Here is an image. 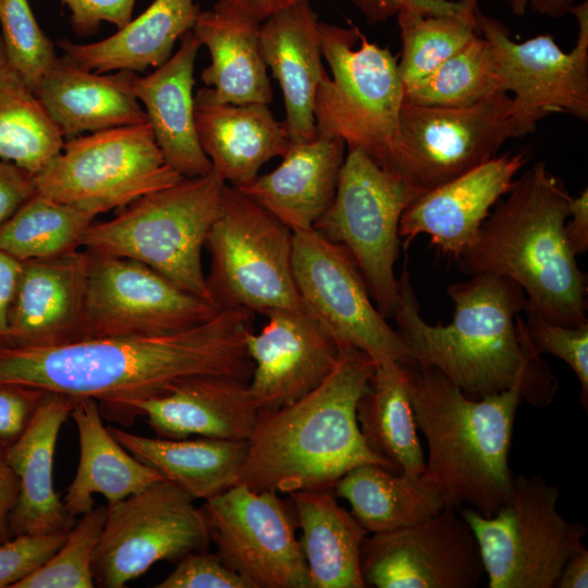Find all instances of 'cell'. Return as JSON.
<instances>
[{
    "label": "cell",
    "instance_id": "obj_1",
    "mask_svg": "<svg viewBox=\"0 0 588 588\" xmlns=\"http://www.w3.org/2000/svg\"><path fill=\"white\" fill-rule=\"evenodd\" d=\"M255 313L220 309L191 329L152 336L88 339L42 346H0V383H19L98 401L101 415L125 424L128 407L197 376L249 381L245 345Z\"/></svg>",
    "mask_w": 588,
    "mask_h": 588
},
{
    "label": "cell",
    "instance_id": "obj_2",
    "mask_svg": "<svg viewBox=\"0 0 588 588\" xmlns=\"http://www.w3.org/2000/svg\"><path fill=\"white\" fill-rule=\"evenodd\" d=\"M446 289L454 303L452 321L432 326L420 316L409 273L399 279L393 314L396 331L413 360L442 372L471 399L518 389L528 404L548 406L558 380L529 341L525 321L527 297L512 279L480 272Z\"/></svg>",
    "mask_w": 588,
    "mask_h": 588
},
{
    "label": "cell",
    "instance_id": "obj_3",
    "mask_svg": "<svg viewBox=\"0 0 588 588\" xmlns=\"http://www.w3.org/2000/svg\"><path fill=\"white\" fill-rule=\"evenodd\" d=\"M376 363L343 347L330 375L295 402L258 411L246 457L233 485L291 493L333 488L353 467L373 463L397 473L366 444L357 404L369 390Z\"/></svg>",
    "mask_w": 588,
    "mask_h": 588
},
{
    "label": "cell",
    "instance_id": "obj_4",
    "mask_svg": "<svg viewBox=\"0 0 588 588\" xmlns=\"http://www.w3.org/2000/svg\"><path fill=\"white\" fill-rule=\"evenodd\" d=\"M505 196L457 258L461 269L515 281L527 297L524 311L568 327L588 322L587 275L565 235L573 197L565 182L538 161Z\"/></svg>",
    "mask_w": 588,
    "mask_h": 588
},
{
    "label": "cell",
    "instance_id": "obj_5",
    "mask_svg": "<svg viewBox=\"0 0 588 588\" xmlns=\"http://www.w3.org/2000/svg\"><path fill=\"white\" fill-rule=\"evenodd\" d=\"M404 366L417 429L428 445L424 475L444 506L494 515L514 478L509 453L519 390L471 399L433 367L414 360Z\"/></svg>",
    "mask_w": 588,
    "mask_h": 588
},
{
    "label": "cell",
    "instance_id": "obj_6",
    "mask_svg": "<svg viewBox=\"0 0 588 588\" xmlns=\"http://www.w3.org/2000/svg\"><path fill=\"white\" fill-rule=\"evenodd\" d=\"M224 184L212 170L148 193L121 208L114 218L93 222L82 248L135 259L182 290L215 304L201 252Z\"/></svg>",
    "mask_w": 588,
    "mask_h": 588
},
{
    "label": "cell",
    "instance_id": "obj_7",
    "mask_svg": "<svg viewBox=\"0 0 588 588\" xmlns=\"http://www.w3.org/2000/svg\"><path fill=\"white\" fill-rule=\"evenodd\" d=\"M319 38L331 76L317 91V133L340 137L387 170L405 96L396 57L355 25L319 21Z\"/></svg>",
    "mask_w": 588,
    "mask_h": 588
},
{
    "label": "cell",
    "instance_id": "obj_8",
    "mask_svg": "<svg viewBox=\"0 0 588 588\" xmlns=\"http://www.w3.org/2000/svg\"><path fill=\"white\" fill-rule=\"evenodd\" d=\"M205 248L207 284L220 309L304 310L293 274V232L226 183Z\"/></svg>",
    "mask_w": 588,
    "mask_h": 588
},
{
    "label": "cell",
    "instance_id": "obj_9",
    "mask_svg": "<svg viewBox=\"0 0 588 588\" xmlns=\"http://www.w3.org/2000/svg\"><path fill=\"white\" fill-rule=\"evenodd\" d=\"M559 495L541 476L518 475L494 515L458 511L477 540L489 588H555L566 561L586 549L587 528L559 513Z\"/></svg>",
    "mask_w": 588,
    "mask_h": 588
},
{
    "label": "cell",
    "instance_id": "obj_10",
    "mask_svg": "<svg viewBox=\"0 0 588 588\" xmlns=\"http://www.w3.org/2000/svg\"><path fill=\"white\" fill-rule=\"evenodd\" d=\"M418 193L359 148L347 149L333 201L314 229L341 245L355 262L380 313L390 318L399 301L394 266L399 225Z\"/></svg>",
    "mask_w": 588,
    "mask_h": 588
},
{
    "label": "cell",
    "instance_id": "obj_11",
    "mask_svg": "<svg viewBox=\"0 0 588 588\" xmlns=\"http://www.w3.org/2000/svg\"><path fill=\"white\" fill-rule=\"evenodd\" d=\"M527 134L509 93L457 108L404 100L387 170L420 195L495 157L506 140Z\"/></svg>",
    "mask_w": 588,
    "mask_h": 588
},
{
    "label": "cell",
    "instance_id": "obj_12",
    "mask_svg": "<svg viewBox=\"0 0 588 588\" xmlns=\"http://www.w3.org/2000/svg\"><path fill=\"white\" fill-rule=\"evenodd\" d=\"M182 179L166 162L148 123L66 139L33 175L36 193L97 216Z\"/></svg>",
    "mask_w": 588,
    "mask_h": 588
},
{
    "label": "cell",
    "instance_id": "obj_13",
    "mask_svg": "<svg viewBox=\"0 0 588 588\" xmlns=\"http://www.w3.org/2000/svg\"><path fill=\"white\" fill-rule=\"evenodd\" d=\"M195 500L163 479L107 505L106 520L91 558L95 587L122 588L156 562L176 563L207 551L209 526Z\"/></svg>",
    "mask_w": 588,
    "mask_h": 588
},
{
    "label": "cell",
    "instance_id": "obj_14",
    "mask_svg": "<svg viewBox=\"0 0 588 588\" xmlns=\"http://www.w3.org/2000/svg\"><path fill=\"white\" fill-rule=\"evenodd\" d=\"M293 274L304 310L336 342L375 363L413 362L406 343L373 304L348 253L317 230L293 232Z\"/></svg>",
    "mask_w": 588,
    "mask_h": 588
},
{
    "label": "cell",
    "instance_id": "obj_15",
    "mask_svg": "<svg viewBox=\"0 0 588 588\" xmlns=\"http://www.w3.org/2000/svg\"><path fill=\"white\" fill-rule=\"evenodd\" d=\"M88 253L79 340L175 333L220 310L135 259Z\"/></svg>",
    "mask_w": 588,
    "mask_h": 588
},
{
    "label": "cell",
    "instance_id": "obj_16",
    "mask_svg": "<svg viewBox=\"0 0 588 588\" xmlns=\"http://www.w3.org/2000/svg\"><path fill=\"white\" fill-rule=\"evenodd\" d=\"M577 22V39L564 52L549 34L523 42L511 38L510 29L478 8V32L494 56L501 89L513 93V112L529 133L551 113H567L588 120V2L571 11Z\"/></svg>",
    "mask_w": 588,
    "mask_h": 588
},
{
    "label": "cell",
    "instance_id": "obj_17",
    "mask_svg": "<svg viewBox=\"0 0 588 588\" xmlns=\"http://www.w3.org/2000/svg\"><path fill=\"white\" fill-rule=\"evenodd\" d=\"M200 509L217 554L248 588H310L291 512L277 492L233 485Z\"/></svg>",
    "mask_w": 588,
    "mask_h": 588
},
{
    "label": "cell",
    "instance_id": "obj_18",
    "mask_svg": "<svg viewBox=\"0 0 588 588\" xmlns=\"http://www.w3.org/2000/svg\"><path fill=\"white\" fill-rule=\"evenodd\" d=\"M360 571L367 587L476 588L485 575L475 535L450 506L404 528L366 536Z\"/></svg>",
    "mask_w": 588,
    "mask_h": 588
},
{
    "label": "cell",
    "instance_id": "obj_19",
    "mask_svg": "<svg viewBox=\"0 0 588 588\" xmlns=\"http://www.w3.org/2000/svg\"><path fill=\"white\" fill-rule=\"evenodd\" d=\"M259 333L245 336L254 364L248 389L258 408L291 404L317 388L332 371L341 348L306 311L278 309L264 315Z\"/></svg>",
    "mask_w": 588,
    "mask_h": 588
},
{
    "label": "cell",
    "instance_id": "obj_20",
    "mask_svg": "<svg viewBox=\"0 0 588 588\" xmlns=\"http://www.w3.org/2000/svg\"><path fill=\"white\" fill-rule=\"evenodd\" d=\"M530 152L495 156L470 171L415 197L399 225L407 247L420 234L443 254L457 258L474 242L490 209L512 188Z\"/></svg>",
    "mask_w": 588,
    "mask_h": 588
},
{
    "label": "cell",
    "instance_id": "obj_21",
    "mask_svg": "<svg viewBox=\"0 0 588 588\" xmlns=\"http://www.w3.org/2000/svg\"><path fill=\"white\" fill-rule=\"evenodd\" d=\"M89 253L21 261L9 311V346L42 347L79 340Z\"/></svg>",
    "mask_w": 588,
    "mask_h": 588
},
{
    "label": "cell",
    "instance_id": "obj_22",
    "mask_svg": "<svg viewBox=\"0 0 588 588\" xmlns=\"http://www.w3.org/2000/svg\"><path fill=\"white\" fill-rule=\"evenodd\" d=\"M136 416L157 437L186 439L192 436L248 441L258 408L248 381L228 376H197L184 380L167 394L133 403L125 424Z\"/></svg>",
    "mask_w": 588,
    "mask_h": 588
},
{
    "label": "cell",
    "instance_id": "obj_23",
    "mask_svg": "<svg viewBox=\"0 0 588 588\" xmlns=\"http://www.w3.org/2000/svg\"><path fill=\"white\" fill-rule=\"evenodd\" d=\"M259 44L282 90L283 124L290 142L314 139L316 96L328 72L322 63L319 20L310 2L289 7L262 21Z\"/></svg>",
    "mask_w": 588,
    "mask_h": 588
},
{
    "label": "cell",
    "instance_id": "obj_24",
    "mask_svg": "<svg viewBox=\"0 0 588 588\" xmlns=\"http://www.w3.org/2000/svg\"><path fill=\"white\" fill-rule=\"evenodd\" d=\"M200 47L193 30H188L163 64L150 74H135L133 79L134 94L145 108L147 123L166 162L183 177L212 171L195 124L194 68Z\"/></svg>",
    "mask_w": 588,
    "mask_h": 588
},
{
    "label": "cell",
    "instance_id": "obj_25",
    "mask_svg": "<svg viewBox=\"0 0 588 588\" xmlns=\"http://www.w3.org/2000/svg\"><path fill=\"white\" fill-rule=\"evenodd\" d=\"M346 145L340 137L318 134L290 142L281 163L238 189L292 232L314 229L335 196Z\"/></svg>",
    "mask_w": 588,
    "mask_h": 588
},
{
    "label": "cell",
    "instance_id": "obj_26",
    "mask_svg": "<svg viewBox=\"0 0 588 588\" xmlns=\"http://www.w3.org/2000/svg\"><path fill=\"white\" fill-rule=\"evenodd\" d=\"M76 397L46 391L25 433L4 449V457L20 481L10 517L12 537L23 534L69 532L74 526L53 489L52 466L58 434Z\"/></svg>",
    "mask_w": 588,
    "mask_h": 588
},
{
    "label": "cell",
    "instance_id": "obj_27",
    "mask_svg": "<svg viewBox=\"0 0 588 588\" xmlns=\"http://www.w3.org/2000/svg\"><path fill=\"white\" fill-rule=\"evenodd\" d=\"M195 124L212 170L236 188L253 182L262 166L282 157L290 144L283 122L268 105L218 102L206 87L195 95Z\"/></svg>",
    "mask_w": 588,
    "mask_h": 588
},
{
    "label": "cell",
    "instance_id": "obj_28",
    "mask_svg": "<svg viewBox=\"0 0 588 588\" xmlns=\"http://www.w3.org/2000/svg\"><path fill=\"white\" fill-rule=\"evenodd\" d=\"M136 73H97L63 58L46 72L34 89L65 139L86 133L147 123L133 89Z\"/></svg>",
    "mask_w": 588,
    "mask_h": 588
},
{
    "label": "cell",
    "instance_id": "obj_29",
    "mask_svg": "<svg viewBox=\"0 0 588 588\" xmlns=\"http://www.w3.org/2000/svg\"><path fill=\"white\" fill-rule=\"evenodd\" d=\"M260 24L233 0H218L212 9L199 12L192 30L209 50L211 61L201 71V79L216 101H272L268 68L260 51Z\"/></svg>",
    "mask_w": 588,
    "mask_h": 588
},
{
    "label": "cell",
    "instance_id": "obj_30",
    "mask_svg": "<svg viewBox=\"0 0 588 588\" xmlns=\"http://www.w3.org/2000/svg\"><path fill=\"white\" fill-rule=\"evenodd\" d=\"M195 0H154L137 17L99 41H58L63 59L97 73L145 72L171 56L174 44L192 30L199 14Z\"/></svg>",
    "mask_w": 588,
    "mask_h": 588
},
{
    "label": "cell",
    "instance_id": "obj_31",
    "mask_svg": "<svg viewBox=\"0 0 588 588\" xmlns=\"http://www.w3.org/2000/svg\"><path fill=\"white\" fill-rule=\"evenodd\" d=\"M77 427L79 461L76 475L62 501L75 517L94 509V494L107 505L140 492L163 476L128 453L102 424L99 403L93 397L77 399L70 414Z\"/></svg>",
    "mask_w": 588,
    "mask_h": 588
},
{
    "label": "cell",
    "instance_id": "obj_32",
    "mask_svg": "<svg viewBox=\"0 0 588 588\" xmlns=\"http://www.w3.org/2000/svg\"><path fill=\"white\" fill-rule=\"evenodd\" d=\"M310 588H366L360 550L367 531L339 505L333 488L290 493Z\"/></svg>",
    "mask_w": 588,
    "mask_h": 588
},
{
    "label": "cell",
    "instance_id": "obj_33",
    "mask_svg": "<svg viewBox=\"0 0 588 588\" xmlns=\"http://www.w3.org/2000/svg\"><path fill=\"white\" fill-rule=\"evenodd\" d=\"M108 429L128 453L194 500L206 501L232 487L247 454V441L148 438Z\"/></svg>",
    "mask_w": 588,
    "mask_h": 588
},
{
    "label": "cell",
    "instance_id": "obj_34",
    "mask_svg": "<svg viewBox=\"0 0 588 588\" xmlns=\"http://www.w3.org/2000/svg\"><path fill=\"white\" fill-rule=\"evenodd\" d=\"M357 421L368 448L397 473L416 478L426 458L417 433L404 364L376 363L369 390L357 404Z\"/></svg>",
    "mask_w": 588,
    "mask_h": 588
},
{
    "label": "cell",
    "instance_id": "obj_35",
    "mask_svg": "<svg viewBox=\"0 0 588 588\" xmlns=\"http://www.w3.org/2000/svg\"><path fill=\"white\" fill-rule=\"evenodd\" d=\"M333 492L350 503L352 515L368 534L412 526L444 509L426 475L412 478L373 463L350 469L334 483Z\"/></svg>",
    "mask_w": 588,
    "mask_h": 588
},
{
    "label": "cell",
    "instance_id": "obj_36",
    "mask_svg": "<svg viewBox=\"0 0 588 588\" xmlns=\"http://www.w3.org/2000/svg\"><path fill=\"white\" fill-rule=\"evenodd\" d=\"M64 142L34 90L9 61L0 37V159L35 175L61 151Z\"/></svg>",
    "mask_w": 588,
    "mask_h": 588
},
{
    "label": "cell",
    "instance_id": "obj_37",
    "mask_svg": "<svg viewBox=\"0 0 588 588\" xmlns=\"http://www.w3.org/2000/svg\"><path fill=\"white\" fill-rule=\"evenodd\" d=\"M96 217L85 208L35 193L0 226V249L20 261L79 249Z\"/></svg>",
    "mask_w": 588,
    "mask_h": 588
},
{
    "label": "cell",
    "instance_id": "obj_38",
    "mask_svg": "<svg viewBox=\"0 0 588 588\" xmlns=\"http://www.w3.org/2000/svg\"><path fill=\"white\" fill-rule=\"evenodd\" d=\"M478 8L479 0H471L455 14L402 10L395 15L401 38L397 65L404 89L429 75L477 35Z\"/></svg>",
    "mask_w": 588,
    "mask_h": 588
},
{
    "label": "cell",
    "instance_id": "obj_39",
    "mask_svg": "<svg viewBox=\"0 0 588 588\" xmlns=\"http://www.w3.org/2000/svg\"><path fill=\"white\" fill-rule=\"evenodd\" d=\"M501 91L492 48L477 34L433 72L406 87L404 100L420 106L457 108Z\"/></svg>",
    "mask_w": 588,
    "mask_h": 588
},
{
    "label": "cell",
    "instance_id": "obj_40",
    "mask_svg": "<svg viewBox=\"0 0 588 588\" xmlns=\"http://www.w3.org/2000/svg\"><path fill=\"white\" fill-rule=\"evenodd\" d=\"M107 516V505L83 514L60 549L12 588H93L91 558Z\"/></svg>",
    "mask_w": 588,
    "mask_h": 588
},
{
    "label": "cell",
    "instance_id": "obj_41",
    "mask_svg": "<svg viewBox=\"0 0 588 588\" xmlns=\"http://www.w3.org/2000/svg\"><path fill=\"white\" fill-rule=\"evenodd\" d=\"M1 40L9 61L34 90L59 60L28 0H0Z\"/></svg>",
    "mask_w": 588,
    "mask_h": 588
},
{
    "label": "cell",
    "instance_id": "obj_42",
    "mask_svg": "<svg viewBox=\"0 0 588 588\" xmlns=\"http://www.w3.org/2000/svg\"><path fill=\"white\" fill-rule=\"evenodd\" d=\"M526 332L538 355L551 354L565 362L580 383L583 408H588V322L568 327L526 311Z\"/></svg>",
    "mask_w": 588,
    "mask_h": 588
},
{
    "label": "cell",
    "instance_id": "obj_43",
    "mask_svg": "<svg viewBox=\"0 0 588 588\" xmlns=\"http://www.w3.org/2000/svg\"><path fill=\"white\" fill-rule=\"evenodd\" d=\"M68 532L23 534L0 542V588L13 585L46 563Z\"/></svg>",
    "mask_w": 588,
    "mask_h": 588
},
{
    "label": "cell",
    "instance_id": "obj_44",
    "mask_svg": "<svg viewBox=\"0 0 588 588\" xmlns=\"http://www.w3.org/2000/svg\"><path fill=\"white\" fill-rule=\"evenodd\" d=\"M156 588H248L216 553L191 552Z\"/></svg>",
    "mask_w": 588,
    "mask_h": 588
},
{
    "label": "cell",
    "instance_id": "obj_45",
    "mask_svg": "<svg viewBox=\"0 0 588 588\" xmlns=\"http://www.w3.org/2000/svg\"><path fill=\"white\" fill-rule=\"evenodd\" d=\"M46 391L0 383V448L14 444L29 427Z\"/></svg>",
    "mask_w": 588,
    "mask_h": 588
},
{
    "label": "cell",
    "instance_id": "obj_46",
    "mask_svg": "<svg viewBox=\"0 0 588 588\" xmlns=\"http://www.w3.org/2000/svg\"><path fill=\"white\" fill-rule=\"evenodd\" d=\"M70 11V22L79 36L97 32L101 23L121 28L132 20L137 0H59Z\"/></svg>",
    "mask_w": 588,
    "mask_h": 588
},
{
    "label": "cell",
    "instance_id": "obj_47",
    "mask_svg": "<svg viewBox=\"0 0 588 588\" xmlns=\"http://www.w3.org/2000/svg\"><path fill=\"white\" fill-rule=\"evenodd\" d=\"M471 0H353L369 25L387 22L402 10H412L429 15L455 14Z\"/></svg>",
    "mask_w": 588,
    "mask_h": 588
},
{
    "label": "cell",
    "instance_id": "obj_48",
    "mask_svg": "<svg viewBox=\"0 0 588 588\" xmlns=\"http://www.w3.org/2000/svg\"><path fill=\"white\" fill-rule=\"evenodd\" d=\"M35 193L29 172L0 159V226Z\"/></svg>",
    "mask_w": 588,
    "mask_h": 588
},
{
    "label": "cell",
    "instance_id": "obj_49",
    "mask_svg": "<svg viewBox=\"0 0 588 588\" xmlns=\"http://www.w3.org/2000/svg\"><path fill=\"white\" fill-rule=\"evenodd\" d=\"M20 272L21 261L0 249V346H9V311Z\"/></svg>",
    "mask_w": 588,
    "mask_h": 588
},
{
    "label": "cell",
    "instance_id": "obj_50",
    "mask_svg": "<svg viewBox=\"0 0 588 588\" xmlns=\"http://www.w3.org/2000/svg\"><path fill=\"white\" fill-rule=\"evenodd\" d=\"M565 235L573 253L581 255L588 249V191L572 197Z\"/></svg>",
    "mask_w": 588,
    "mask_h": 588
},
{
    "label": "cell",
    "instance_id": "obj_51",
    "mask_svg": "<svg viewBox=\"0 0 588 588\" xmlns=\"http://www.w3.org/2000/svg\"><path fill=\"white\" fill-rule=\"evenodd\" d=\"M20 481L4 457L0 448V542L12 538L10 530L11 513L16 504Z\"/></svg>",
    "mask_w": 588,
    "mask_h": 588
},
{
    "label": "cell",
    "instance_id": "obj_52",
    "mask_svg": "<svg viewBox=\"0 0 588 588\" xmlns=\"http://www.w3.org/2000/svg\"><path fill=\"white\" fill-rule=\"evenodd\" d=\"M509 3L512 14L516 16H524L527 11H532L551 19L569 14L576 4L575 0H509Z\"/></svg>",
    "mask_w": 588,
    "mask_h": 588
},
{
    "label": "cell",
    "instance_id": "obj_53",
    "mask_svg": "<svg viewBox=\"0 0 588 588\" xmlns=\"http://www.w3.org/2000/svg\"><path fill=\"white\" fill-rule=\"evenodd\" d=\"M588 587V550L584 549L564 564L555 588H587Z\"/></svg>",
    "mask_w": 588,
    "mask_h": 588
},
{
    "label": "cell",
    "instance_id": "obj_54",
    "mask_svg": "<svg viewBox=\"0 0 588 588\" xmlns=\"http://www.w3.org/2000/svg\"><path fill=\"white\" fill-rule=\"evenodd\" d=\"M233 2L252 19L261 23L283 9L310 0H233Z\"/></svg>",
    "mask_w": 588,
    "mask_h": 588
}]
</instances>
